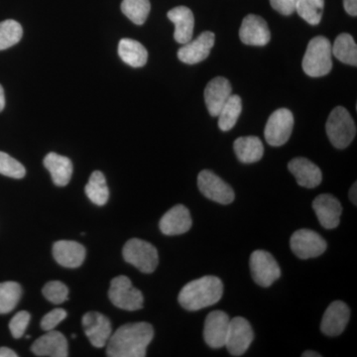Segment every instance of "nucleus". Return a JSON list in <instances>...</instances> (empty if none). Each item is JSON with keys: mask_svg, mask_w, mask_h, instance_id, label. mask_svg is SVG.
Returning <instances> with one entry per match:
<instances>
[{"mask_svg": "<svg viewBox=\"0 0 357 357\" xmlns=\"http://www.w3.org/2000/svg\"><path fill=\"white\" fill-rule=\"evenodd\" d=\"M154 337V328L145 321L119 326L107 342L109 357H144Z\"/></svg>", "mask_w": 357, "mask_h": 357, "instance_id": "nucleus-1", "label": "nucleus"}, {"mask_svg": "<svg viewBox=\"0 0 357 357\" xmlns=\"http://www.w3.org/2000/svg\"><path fill=\"white\" fill-rule=\"evenodd\" d=\"M223 284L218 277L204 276L189 282L178 294L181 306L190 312L213 306L222 299Z\"/></svg>", "mask_w": 357, "mask_h": 357, "instance_id": "nucleus-2", "label": "nucleus"}, {"mask_svg": "<svg viewBox=\"0 0 357 357\" xmlns=\"http://www.w3.org/2000/svg\"><path fill=\"white\" fill-rule=\"evenodd\" d=\"M332 44L324 36H317L307 44L303 59V70L312 77H319L330 74L333 69Z\"/></svg>", "mask_w": 357, "mask_h": 357, "instance_id": "nucleus-3", "label": "nucleus"}, {"mask_svg": "<svg viewBox=\"0 0 357 357\" xmlns=\"http://www.w3.org/2000/svg\"><path fill=\"white\" fill-rule=\"evenodd\" d=\"M326 130L333 146L337 149H344L351 145L356 137V122L349 110L344 107H337L328 116Z\"/></svg>", "mask_w": 357, "mask_h": 357, "instance_id": "nucleus-4", "label": "nucleus"}, {"mask_svg": "<svg viewBox=\"0 0 357 357\" xmlns=\"http://www.w3.org/2000/svg\"><path fill=\"white\" fill-rule=\"evenodd\" d=\"M122 255L126 262L137 268L142 273H152L158 266V251L151 243L142 239L128 241L124 245Z\"/></svg>", "mask_w": 357, "mask_h": 357, "instance_id": "nucleus-5", "label": "nucleus"}, {"mask_svg": "<svg viewBox=\"0 0 357 357\" xmlns=\"http://www.w3.org/2000/svg\"><path fill=\"white\" fill-rule=\"evenodd\" d=\"M109 297L114 306L124 311H138L144 304L142 293L134 287L128 277L123 275L115 277L110 282Z\"/></svg>", "mask_w": 357, "mask_h": 357, "instance_id": "nucleus-6", "label": "nucleus"}, {"mask_svg": "<svg viewBox=\"0 0 357 357\" xmlns=\"http://www.w3.org/2000/svg\"><path fill=\"white\" fill-rule=\"evenodd\" d=\"M251 275L256 284L261 287H270L281 276V269L271 253L255 250L249 260Z\"/></svg>", "mask_w": 357, "mask_h": 357, "instance_id": "nucleus-7", "label": "nucleus"}, {"mask_svg": "<svg viewBox=\"0 0 357 357\" xmlns=\"http://www.w3.org/2000/svg\"><path fill=\"white\" fill-rule=\"evenodd\" d=\"M294 128L292 112L287 109H279L270 115L265 126V139L271 146L279 147L287 143Z\"/></svg>", "mask_w": 357, "mask_h": 357, "instance_id": "nucleus-8", "label": "nucleus"}, {"mask_svg": "<svg viewBox=\"0 0 357 357\" xmlns=\"http://www.w3.org/2000/svg\"><path fill=\"white\" fill-rule=\"evenodd\" d=\"M290 246L298 258L309 259L323 255L328 244L318 232L311 229H299L291 236Z\"/></svg>", "mask_w": 357, "mask_h": 357, "instance_id": "nucleus-9", "label": "nucleus"}, {"mask_svg": "<svg viewBox=\"0 0 357 357\" xmlns=\"http://www.w3.org/2000/svg\"><path fill=\"white\" fill-rule=\"evenodd\" d=\"M198 187L206 198L215 203L229 204L236 199L234 189L210 170H204L199 174Z\"/></svg>", "mask_w": 357, "mask_h": 357, "instance_id": "nucleus-10", "label": "nucleus"}, {"mask_svg": "<svg viewBox=\"0 0 357 357\" xmlns=\"http://www.w3.org/2000/svg\"><path fill=\"white\" fill-rule=\"evenodd\" d=\"M255 333L248 319L236 317L230 319L229 333L225 347L234 356H241L252 344Z\"/></svg>", "mask_w": 357, "mask_h": 357, "instance_id": "nucleus-11", "label": "nucleus"}, {"mask_svg": "<svg viewBox=\"0 0 357 357\" xmlns=\"http://www.w3.org/2000/svg\"><path fill=\"white\" fill-rule=\"evenodd\" d=\"M84 333L91 344L98 349H102L109 342L112 337V323L105 314L98 312H86L82 319Z\"/></svg>", "mask_w": 357, "mask_h": 357, "instance_id": "nucleus-12", "label": "nucleus"}, {"mask_svg": "<svg viewBox=\"0 0 357 357\" xmlns=\"http://www.w3.org/2000/svg\"><path fill=\"white\" fill-rule=\"evenodd\" d=\"M215 35L213 32L202 33L194 41L188 42L178 49V58L187 65H195L203 62L208 57L215 45Z\"/></svg>", "mask_w": 357, "mask_h": 357, "instance_id": "nucleus-13", "label": "nucleus"}, {"mask_svg": "<svg viewBox=\"0 0 357 357\" xmlns=\"http://www.w3.org/2000/svg\"><path fill=\"white\" fill-rule=\"evenodd\" d=\"M230 319L227 312L213 311L206 317L204 326V342L211 349L225 347Z\"/></svg>", "mask_w": 357, "mask_h": 357, "instance_id": "nucleus-14", "label": "nucleus"}, {"mask_svg": "<svg viewBox=\"0 0 357 357\" xmlns=\"http://www.w3.org/2000/svg\"><path fill=\"white\" fill-rule=\"evenodd\" d=\"M351 318V310L342 301H335L328 307L323 319L321 330L328 337L342 335Z\"/></svg>", "mask_w": 357, "mask_h": 357, "instance_id": "nucleus-15", "label": "nucleus"}, {"mask_svg": "<svg viewBox=\"0 0 357 357\" xmlns=\"http://www.w3.org/2000/svg\"><path fill=\"white\" fill-rule=\"evenodd\" d=\"M239 37L243 44L249 46H265L271 39V32L262 17L249 14L241 23Z\"/></svg>", "mask_w": 357, "mask_h": 357, "instance_id": "nucleus-16", "label": "nucleus"}, {"mask_svg": "<svg viewBox=\"0 0 357 357\" xmlns=\"http://www.w3.org/2000/svg\"><path fill=\"white\" fill-rule=\"evenodd\" d=\"M312 208L319 223L326 229H333L340 225L342 206L333 195H319L312 202Z\"/></svg>", "mask_w": 357, "mask_h": 357, "instance_id": "nucleus-17", "label": "nucleus"}, {"mask_svg": "<svg viewBox=\"0 0 357 357\" xmlns=\"http://www.w3.org/2000/svg\"><path fill=\"white\" fill-rule=\"evenodd\" d=\"M192 225L190 211L183 204H177L162 217L159 227L165 236H180L189 231Z\"/></svg>", "mask_w": 357, "mask_h": 357, "instance_id": "nucleus-18", "label": "nucleus"}, {"mask_svg": "<svg viewBox=\"0 0 357 357\" xmlns=\"http://www.w3.org/2000/svg\"><path fill=\"white\" fill-rule=\"evenodd\" d=\"M31 351L37 356L67 357L69 356L67 338L60 332L49 331L35 340Z\"/></svg>", "mask_w": 357, "mask_h": 357, "instance_id": "nucleus-19", "label": "nucleus"}, {"mask_svg": "<svg viewBox=\"0 0 357 357\" xmlns=\"http://www.w3.org/2000/svg\"><path fill=\"white\" fill-rule=\"evenodd\" d=\"M231 91V84L225 77H215L208 84L204 89V102L211 116H218Z\"/></svg>", "mask_w": 357, "mask_h": 357, "instance_id": "nucleus-20", "label": "nucleus"}, {"mask_svg": "<svg viewBox=\"0 0 357 357\" xmlns=\"http://www.w3.org/2000/svg\"><path fill=\"white\" fill-rule=\"evenodd\" d=\"M288 169L301 187L312 189L318 187L323 181L321 169L310 160L303 157L291 160L288 164Z\"/></svg>", "mask_w": 357, "mask_h": 357, "instance_id": "nucleus-21", "label": "nucleus"}, {"mask_svg": "<svg viewBox=\"0 0 357 357\" xmlns=\"http://www.w3.org/2000/svg\"><path fill=\"white\" fill-rule=\"evenodd\" d=\"M86 248L77 241H60L54 243L53 256L63 267L77 268L86 258Z\"/></svg>", "mask_w": 357, "mask_h": 357, "instance_id": "nucleus-22", "label": "nucleus"}, {"mask_svg": "<svg viewBox=\"0 0 357 357\" xmlns=\"http://www.w3.org/2000/svg\"><path fill=\"white\" fill-rule=\"evenodd\" d=\"M167 16L175 25L174 39L176 42L184 45L191 41L195 27V17L191 9L185 6L175 7L169 11Z\"/></svg>", "mask_w": 357, "mask_h": 357, "instance_id": "nucleus-23", "label": "nucleus"}, {"mask_svg": "<svg viewBox=\"0 0 357 357\" xmlns=\"http://www.w3.org/2000/svg\"><path fill=\"white\" fill-rule=\"evenodd\" d=\"M43 163L45 168L50 172L54 184L58 187L69 184L73 175V164L68 157L51 152L45 157Z\"/></svg>", "mask_w": 357, "mask_h": 357, "instance_id": "nucleus-24", "label": "nucleus"}, {"mask_svg": "<svg viewBox=\"0 0 357 357\" xmlns=\"http://www.w3.org/2000/svg\"><path fill=\"white\" fill-rule=\"evenodd\" d=\"M237 159L244 164H252L260 161L264 154L262 141L256 136H244L237 138L234 143Z\"/></svg>", "mask_w": 357, "mask_h": 357, "instance_id": "nucleus-25", "label": "nucleus"}, {"mask_svg": "<svg viewBox=\"0 0 357 357\" xmlns=\"http://www.w3.org/2000/svg\"><path fill=\"white\" fill-rule=\"evenodd\" d=\"M119 55L126 64L132 68L146 65L148 52L140 42L135 40L121 39L119 44Z\"/></svg>", "mask_w": 357, "mask_h": 357, "instance_id": "nucleus-26", "label": "nucleus"}, {"mask_svg": "<svg viewBox=\"0 0 357 357\" xmlns=\"http://www.w3.org/2000/svg\"><path fill=\"white\" fill-rule=\"evenodd\" d=\"M332 53L344 64L357 65V46L354 37L349 33H342L335 39L332 46Z\"/></svg>", "mask_w": 357, "mask_h": 357, "instance_id": "nucleus-27", "label": "nucleus"}, {"mask_svg": "<svg viewBox=\"0 0 357 357\" xmlns=\"http://www.w3.org/2000/svg\"><path fill=\"white\" fill-rule=\"evenodd\" d=\"M243 112V102L239 96L231 95L223 105L218 114V128L222 131H229L236 126Z\"/></svg>", "mask_w": 357, "mask_h": 357, "instance_id": "nucleus-28", "label": "nucleus"}, {"mask_svg": "<svg viewBox=\"0 0 357 357\" xmlns=\"http://www.w3.org/2000/svg\"><path fill=\"white\" fill-rule=\"evenodd\" d=\"M86 197L91 203L105 206L109 198V190L105 175L100 171H95L89 177V183L84 188Z\"/></svg>", "mask_w": 357, "mask_h": 357, "instance_id": "nucleus-29", "label": "nucleus"}, {"mask_svg": "<svg viewBox=\"0 0 357 357\" xmlns=\"http://www.w3.org/2000/svg\"><path fill=\"white\" fill-rule=\"evenodd\" d=\"M22 288L16 282L0 283V314L13 312L20 303Z\"/></svg>", "mask_w": 357, "mask_h": 357, "instance_id": "nucleus-30", "label": "nucleus"}, {"mask_svg": "<svg viewBox=\"0 0 357 357\" xmlns=\"http://www.w3.org/2000/svg\"><path fill=\"white\" fill-rule=\"evenodd\" d=\"M151 10L149 0H123L121 11L134 24L142 25Z\"/></svg>", "mask_w": 357, "mask_h": 357, "instance_id": "nucleus-31", "label": "nucleus"}, {"mask_svg": "<svg viewBox=\"0 0 357 357\" xmlns=\"http://www.w3.org/2000/svg\"><path fill=\"white\" fill-rule=\"evenodd\" d=\"M325 0H298L296 11L310 25H318L321 20Z\"/></svg>", "mask_w": 357, "mask_h": 357, "instance_id": "nucleus-32", "label": "nucleus"}, {"mask_svg": "<svg viewBox=\"0 0 357 357\" xmlns=\"http://www.w3.org/2000/svg\"><path fill=\"white\" fill-rule=\"evenodd\" d=\"M22 36V26L17 21H2L0 22V51L6 50L17 44Z\"/></svg>", "mask_w": 357, "mask_h": 357, "instance_id": "nucleus-33", "label": "nucleus"}, {"mask_svg": "<svg viewBox=\"0 0 357 357\" xmlns=\"http://www.w3.org/2000/svg\"><path fill=\"white\" fill-rule=\"evenodd\" d=\"M0 174L9 178H22L25 176L26 170L20 161L6 152L0 151Z\"/></svg>", "mask_w": 357, "mask_h": 357, "instance_id": "nucleus-34", "label": "nucleus"}, {"mask_svg": "<svg viewBox=\"0 0 357 357\" xmlns=\"http://www.w3.org/2000/svg\"><path fill=\"white\" fill-rule=\"evenodd\" d=\"M42 293L49 302L55 305H60L68 300L69 289L62 282L51 281L44 286Z\"/></svg>", "mask_w": 357, "mask_h": 357, "instance_id": "nucleus-35", "label": "nucleus"}, {"mask_svg": "<svg viewBox=\"0 0 357 357\" xmlns=\"http://www.w3.org/2000/svg\"><path fill=\"white\" fill-rule=\"evenodd\" d=\"M30 316L29 312L26 311H21L17 312L15 316L11 319L9 323V330H10L11 335L14 338H20L24 335L27 326L29 325Z\"/></svg>", "mask_w": 357, "mask_h": 357, "instance_id": "nucleus-36", "label": "nucleus"}, {"mask_svg": "<svg viewBox=\"0 0 357 357\" xmlns=\"http://www.w3.org/2000/svg\"><path fill=\"white\" fill-rule=\"evenodd\" d=\"M68 314L64 309H54L53 311L49 312L45 314L41 321V328L46 332L53 331L58 325H60L66 318Z\"/></svg>", "mask_w": 357, "mask_h": 357, "instance_id": "nucleus-37", "label": "nucleus"}, {"mask_svg": "<svg viewBox=\"0 0 357 357\" xmlns=\"http://www.w3.org/2000/svg\"><path fill=\"white\" fill-rule=\"evenodd\" d=\"M298 0H270V4L282 15L289 16L296 11Z\"/></svg>", "mask_w": 357, "mask_h": 357, "instance_id": "nucleus-38", "label": "nucleus"}, {"mask_svg": "<svg viewBox=\"0 0 357 357\" xmlns=\"http://www.w3.org/2000/svg\"><path fill=\"white\" fill-rule=\"evenodd\" d=\"M344 6L349 15H357V0H344Z\"/></svg>", "mask_w": 357, "mask_h": 357, "instance_id": "nucleus-39", "label": "nucleus"}, {"mask_svg": "<svg viewBox=\"0 0 357 357\" xmlns=\"http://www.w3.org/2000/svg\"><path fill=\"white\" fill-rule=\"evenodd\" d=\"M18 354L8 347H0V357H17Z\"/></svg>", "mask_w": 357, "mask_h": 357, "instance_id": "nucleus-40", "label": "nucleus"}, {"mask_svg": "<svg viewBox=\"0 0 357 357\" xmlns=\"http://www.w3.org/2000/svg\"><path fill=\"white\" fill-rule=\"evenodd\" d=\"M357 191V185L356 183H354V185H352V187L351 188V191H349V199H351V201L352 202V204H354V206H356L357 203V196L356 192Z\"/></svg>", "mask_w": 357, "mask_h": 357, "instance_id": "nucleus-41", "label": "nucleus"}, {"mask_svg": "<svg viewBox=\"0 0 357 357\" xmlns=\"http://www.w3.org/2000/svg\"><path fill=\"white\" fill-rule=\"evenodd\" d=\"M4 107H6V96H4L3 88L0 84V112L4 109Z\"/></svg>", "mask_w": 357, "mask_h": 357, "instance_id": "nucleus-42", "label": "nucleus"}, {"mask_svg": "<svg viewBox=\"0 0 357 357\" xmlns=\"http://www.w3.org/2000/svg\"><path fill=\"white\" fill-rule=\"evenodd\" d=\"M303 357H321V354L316 351H307L302 354Z\"/></svg>", "mask_w": 357, "mask_h": 357, "instance_id": "nucleus-43", "label": "nucleus"}, {"mask_svg": "<svg viewBox=\"0 0 357 357\" xmlns=\"http://www.w3.org/2000/svg\"><path fill=\"white\" fill-rule=\"evenodd\" d=\"M77 335H72V337L73 338H76Z\"/></svg>", "mask_w": 357, "mask_h": 357, "instance_id": "nucleus-44", "label": "nucleus"}]
</instances>
